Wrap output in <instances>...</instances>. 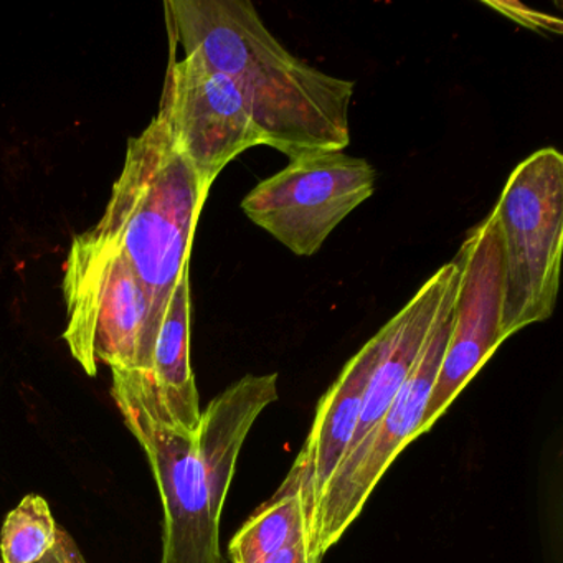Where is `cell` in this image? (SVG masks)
<instances>
[{
  "instance_id": "1",
  "label": "cell",
  "mask_w": 563,
  "mask_h": 563,
  "mask_svg": "<svg viewBox=\"0 0 563 563\" xmlns=\"http://www.w3.org/2000/svg\"><path fill=\"white\" fill-rule=\"evenodd\" d=\"M170 34L184 54L235 81L263 146L291 157L344 151L355 84L286 51L250 0H169Z\"/></svg>"
},
{
  "instance_id": "2",
  "label": "cell",
  "mask_w": 563,
  "mask_h": 563,
  "mask_svg": "<svg viewBox=\"0 0 563 563\" xmlns=\"http://www.w3.org/2000/svg\"><path fill=\"white\" fill-rule=\"evenodd\" d=\"M210 189L170 136L164 114L128 143L123 170L93 227L130 262L166 316L176 286L189 273L194 233Z\"/></svg>"
},
{
  "instance_id": "3",
  "label": "cell",
  "mask_w": 563,
  "mask_h": 563,
  "mask_svg": "<svg viewBox=\"0 0 563 563\" xmlns=\"http://www.w3.org/2000/svg\"><path fill=\"white\" fill-rule=\"evenodd\" d=\"M67 342L90 377L98 364L147 374L166 316L131 268L126 256L91 227L75 236L65 260Z\"/></svg>"
},
{
  "instance_id": "4",
  "label": "cell",
  "mask_w": 563,
  "mask_h": 563,
  "mask_svg": "<svg viewBox=\"0 0 563 563\" xmlns=\"http://www.w3.org/2000/svg\"><path fill=\"white\" fill-rule=\"evenodd\" d=\"M504 255V338L547 321L559 298L563 242V156L530 154L510 173L493 209Z\"/></svg>"
},
{
  "instance_id": "5",
  "label": "cell",
  "mask_w": 563,
  "mask_h": 563,
  "mask_svg": "<svg viewBox=\"0 0 563 563\" xmlns=\"http://www.w3.org/2000/svg\"><path fill=\"white\" fill-rule=\"evenodd\" d=\"M111 372V397L143 446L159 489L164 510L159 563H225L197 438L167 420L133 372Z\"/></svg>"
},
{
  "instance_id": "6",
  "label": "cell",
  "mask_w": 563,
  "mask_h": 563,
  "mask_svg": "<svg viewBox=\"0 0 563 563\" xmlns=\"http://www.w3.org/2000/svg\"><path fill=\"white\" fill-rule=\"evenodd\" d=\"M457 283L444 298L420 357L397 397L364 440L345 454L329 479L312 526V549L319 560L361 516L395 457L420 437L424 410L450 341Z\"/></svg>"
},
{
  "instance_id": "7",
  "label": "cell",
  "mask_w": 563,
  "mask_h": 563,
  "mask_svg": "<svg viewBox=\"0 0 563 563\" xmlns=\"http://www.w3.org/2000/svg\"><path fill=\"white\" fill-rule=\"evenodd\" d=\"M377 173L371 163L342 151L291 157L275 176L256 184L242 210L292 255L312 256L335 227L371 199Z\"/></svg>"
},
{
  "instance_id": "8",
  "label": "cell",
  "mask_w": 563,
  "mask_h": 563,
  "mask_svg": "<svg viewBox=\"0 0 563 563\" xmlns=\"http://www.w3.org/2000/svg\"><path fill=\"white\" fill-rule=\"evenodd\" d=\"M454 260L460 265V283L454 298L453 325L424 410L421 434L443 417L454 398L506 341L500 331L503 240L493 213L467 233Z\"/></svg>"
},
{
  "instance_id": "9",
  "label": "cell",
  "mask_w": 563,
  "mask_h": 563,
  "mask_svg": "<svg viewBox=\"0 0 563 563\" xmlns=\"http://www.w3.org/2000/svg\"><path fill=\"white\" fill-rule=\"evenodd\" d=\"M159 111L177 150L207 189L240 154L263 146L235 81L197 55L170 62Z\"/></svg>"
},
{
  "instance_id": "10",
  "label": "cell",
  "mask_w": 563,
  "mask_h": 563,
  "mask_svg": "<svg viewBox=\"0 0 563 563\" xmlns=\"http://www.w3.org/2000/svg\"><path fill=\"white\" fill-rule=\"evenodd\" d=\"M382 351V331H378L342 368L316 408L311 431L299 451L298 463L305 476V503L309 530L314 526L316 512L329 479L351 448L365 388L377 365Z\"/></svg>"
},
{
  "instance_id": "11",
  "label": "cell",
  "mask_w": 563,
  "mask_h": 563,
  "mask_svg": "<svg viewBox=\"0 0 563 563\" xmlns=\"http://www.w3.org/2000/svg\"><path fill=\"white\" fill-rule=\"evenodd\" d=\"M278 400V374L246 375L217 395L200 413L197 448L209 483L213 516L222 520L240 450L256 418Z\"/></svg>"
},
{
  "instance_id": "12",
  "label": "cell",
  "mask_w": 563,
  "mask_h": 563,
  "mask_svg": "<svg viewBox=\"0 0 563 563\" xmlns=\"http://www.w3.org/2000/svg\"><path fill=\"white\" fill-rule=\"evenodd\" d=\"M190 279L186 273L176 286L161 325L153 368L147 374H133L150 390L170 423L196 437L202 410L190 364Z\"/></svg>"
},
{
  "instance_id": "13",
  "label": "cell",
  "mask_w": 563,
  "mask_h": 563,
  "mask_svg": "<svg viewBox=\"0 0 563 563\" xmlns=\"http://www.w3.org/2000/svg\"><path fill=\"white\" fill-rule=\"evenodd\" d=\"M306 533L311 536L305 476L301 466L295 463L275 496L258 507L230 540V562L260 563Z\"/></svg>"
},
{
  "instance_id": "14",
  "label": "cell",
  "mask_w": 563,
  "mask_h": 563,
  "mask_svg": "<svg viewBox=\"0 0 563 563\" xmlns=\"http://www.w3.org/2000/svg\"><path fill=\"white\" fill-rule=\"evenodd\" d=\"M57 529L47 500L38 494H27L2 523L0 562H41L55 545Z\"/></svg>"
},
{
  "instance_id": "15",
  "label": "cell",
  "mask_w": 563,
  "mask_h": 563,
  "mask_svg": "<svg viewBox=\"0 0 563 563\" xmlns=\"http://www.w3.org/2000/svg\"><path fill=\"white\" fill-rule=\"evenodd\" d=\"M483 4L499 12L500 15L510 19L516 24L530 29V31L549 35L562 34V19L545 14V12L536 11V9L520 4L516 0H483Z\"/></svg>"
},
{
  "instance_id": "16",
  "label": "cell",
  "mask_w": 563,
  "mask_h": 563,
  "mask_svg": "<svg viewBox=\"0 0 563 563\" xmlns=\"http://www.w3.org/2000/svg\"><path fill=\"white\" fill-rule=\"evenodd\" d=\"M260 563H321L312 549L311 536L299 537L291 545L273 553Z\"/></svg>"
},
{
  "instance_id": "17",
  "label": "cell",
  "mask_w": 563,
  "mask_h": 563,
  "mask_svg": "<svg viewBox=\"0 0 563 563\" xmlns=\"http://www.w3.org/2000/svg\"><path fill=\"white\" fill-rule=\"evenodd\" d=\"M85 556L81 555L80 549H78L77 543H75L74 537L67 532V530L62 529L58 526L57 529V540H55V545L52 547L51 552L44 556L38 563H85ZM2 563V562H0Z\"/></svg>"
},
{
  "instance_id": "18",
  "label": "cell",
  "mask_w": 563,
  "mask_h": 563,
  "mask_svg": "<svg viewBox=\"0 0 563 563\" xmlns=\"http://www.w3.org/2000/svg\"><path fill=\"white\" fill-rule=\"evenodd\" d=\"M85 563H87V562H85Z\"/></svg>"
}]
</instances>
